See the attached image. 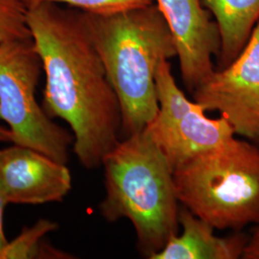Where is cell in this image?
<instances>
[{
  "mask_svg": "<svg viewBox=\"0 0 259 259\" xmlns=\"http://www.w3.org/2000/svg\"><path fill=\"white\" fill-rule=\"evenodd\" d=\"M28 25L47 77L42 109L50 118L69 125L73 153L82 166H102L121 139V109L85 14L40 2L28 8Z\"/></svg>",
  "mask_w": 259,
  "mask_h": 259,
  "instance_id": "6da1fadb",
  "label": "cell"
},
{
  "mask_svg": "<svg viewBox=\"0 0 259 259\" xmlns=\"http://www.w3.org/2000/svg\"><path fill=\"white\" fill-rule=\"evenodd\" d=\"M27 8L40 2H53L64 4L87 14L113 15L139 9L154 4V0H24Z\"/></svg>",
  "mask_w": 259,
  "mask_h": 259,
  "instance_id": "5bb4252c",
  "label": "cell"
},
{
  "mask_svg": "<svg viewBox=\"0 0 259 259\" xmlns=\"http://www.w3.org/2000/svg\"><path fill=\"white\" fill-rule=\"evenodd\" d=\"M0 142L14 143V135L9 128L7 129L0 126Z\"/></svg>",
  "mask_w": 259,
  "mask_h": 259,
  "instance_id": "e0dca14e",
  "label": "cell"
},
{
  "mask_svg": "<svg viewBox=\"0 0 259 259\" xmlns=\"http://www.w3.org/2000/svg\"><path fill=\"white\" fill-rule=\"evenodd\" d=\"M58 228L57 223L47 219H39L33 226L23 228L15 239L0 249V259L70 258L68 253L42 242L47 233Z\"/></svg>",
  "mask_w": 259,
  "mask_h": 259,
  "instance_id": "7c38bea8",
  "label": "cell"
},
{
  "mask_svg": "<svg viewBox=\"0 0 259 259\" xmlns=\"http://www.w3.org/2000/svg\"><path fill=\"white\" fill-rule=\"evenodd\" d=\"M24 0H0V44L31 38Z\"/></svg>",
  "mask_w": 259,
  "mask_h": 259,
  "instance_id": "4fadbf2b",
  "label": "cell"
},
{
  "mask_svg": "<svg viewBox=\"0 0 259 259\" xmlns=\"http://www.w3.org/2000/svg\"><path fill=\"white\" fill-rule=\"evenodd\" d=\"M41 70L33 37L0 44V120L9 125L13 144L35 149L66 164L74 137L37 104Z\"/></svg>",
  "mask_w": 259,
  "mask_h": 259,
  "instance_id": "5b68a950",
  "label": "cell"
},
{
  "mask_svg": "<svg viewBox=\"0 0 259 259\" xmlns=\"http://www.w3.org/2000/svg\"><path fill=\"white\" fill-rule=\"evenodd\" d=\"M9 204V202L4 194L2 188L0 187V249L8 242L5 232H4V228H3V217H4V210L5 207Z\"/></svg>",
  "mask_w": 259,
  "mask_h": 259,
  "instance_id": "2e32d148",
  "label": "cell"
},
{
  "mask_svg": "<svg viewBox=\"0 0 259 259\" xmlns=\"http://www.w3.org/2000/svg\"><path fill=\"white\" fill-rule=\"evenodd\" d=\"M171 31L183 82L193 93L214 72L221 39L212 15L202 0H154Z\"/></svg>",
  "mask_w": 259,
  "mask_h": 259,
  "instance_id": "ba28073f",
  "label": "cell"
},
{
  "mask_svg": "<svg viewBox=\"0 0 259 259\" xmlns=\"http://www.w3.org/2000/svg\"><path fill=\"white\" fill-rule=\"evenodd\" d=\"M179 202L217 230L259 225V146L232 139L173 170Z\"/></svg>",
  "mask_w": 259,
  "mask_h": 259,
  "instance_id": "277c9868",
  "label": "cell"
},
{
  "mask_svg": "<svg viewBox=\"0 0 259 259\" xmlns=\"http://www.w3.org/2000/svg\"><path fill=\"white\" fill-rule=\"evenodd\" d=\"M181 233L150 259L242 258L250 236L235 232L227 237L214 234V228L185 206L179 211Z\"/></svg>",
  "mask_w": 259,
  "mask_h": 259,
  "instance_id": "30bf717a",
  "label": "cell"
},
{
  "mask_svg": "<svg viewBox=\"0 0 259 259\" xmlns=\"http://www.w3.org/2000/svg\"><path fill=\"white\" fill-rule=\"evenodd\" d=\"M204 111H217L235 135L259 142V21L232 64L215 69L194 92Z\"/></svg>",
  "mask_w": 259,
  "mask_h": 259,
  "instance_id": "52a82bcc",
  "label": "cell"
},
{
  "mask_svg": "<svg viewBox=\"0 0 259 259\" xmlns=\"http://www.w3.org/2000/svg\"><path fill=\"white\" fill-rule=\"evenodd\" d=\"M155 80L158 111L144 131L173 170L234 138L235 132L227 118H208L201 105L186 98L172 74L169 60L159 62Z\"/></svg>",
  "mask_w": 259,
  "mask_h": 259,
  "instance_id": "8992f818",
  "label": "cell"
},
{
  "mask_svg": "<svg viewBox=\"0 0 259 259\" xmlns=\"http://www.w3.org/2000/svg\"><path fill=\"white\" fill-rule=\"evenodd\" d=\"M84 14L119 101L121 139L142 132L158 111L157 65L177 56L166 21L155 3L113 15Z\"/></svg>",
  "mask_w": 259,
  "mask_h": 259,
  "instance_id": "7a4b0ae2",
  "label": "cell"
},
{
  "mask_svg": "<svg viewBox=\"0 0 259 259\" xmlns=\"http://www.w3.org/2000/svg\"><path fill=\"white\" fill-rule=\"evenodd\" d=\"M106 195L99 205L108 222L128 219L147 258L180 232L173 169L143 130L121 139L103 159Z\"/></svg>",
  "mask_w": 259,
  "mask_h": 259,
  "instance_id": "3957f363",
  "label": "cell"
},
{
  "mask_svg": "<svg viewBox=\"0 0 259 259\" xmlns=\"http://www.w3.org/2000/svg\"><path fill=\"white\" fill-rule=\"evenodd\" d=\"M0 187L9 204L62 202L72 187L66 164L18 144L0 149Z\"/></svg>",
  "mask_w": 259,
  "mask_h": 259,
  "instance_id": "9c48e42d",
  "label": "cell"
},
{
  "mask_svg": "<svg viewBox=\"0 0 259 259\" xmlns=\"http://www.w3.org/2000/svg\"><path fill=\"white\" fill-rule=\"evenodd\" d=\"M242 258L259 259V225H257L252 235L250 236Z\"/></svg>",
  "mask_w": 259,
  "mask_h": 259,
  "instance_id": "9a60e30c",
  "label": "cell"
},
{
  "mask_svg": "<svg viewBox=\"0 0 259 259\" xmlns=\"http://www.w3.org/2000/svg\"><path fill=\"white\" fill-rule=\"evenodd\" d=\"M219 30V68L232 64L246 47L259 21V0H202Z\"/></svg>",
  "mask_w": 259,
  "mask_h": 259,
  "instance_id": "8fae6325",
  "label": "cell"
},
{
  "mask_svg": "<svg viewBox=\"0 0 259 259\" xmlns=\"http://www.w3.org/2000/svg\"><path fill=\"white\" fill-rule=\"evenodd\" d=\"M257 144H258V145H259V142H258V143H257Z\"/></svg>",
  "mask_w": 259,
  "mask_h": 259,
  "instance_id": "ac0fdd59",
  "label": "cell"
}]
</instances>
